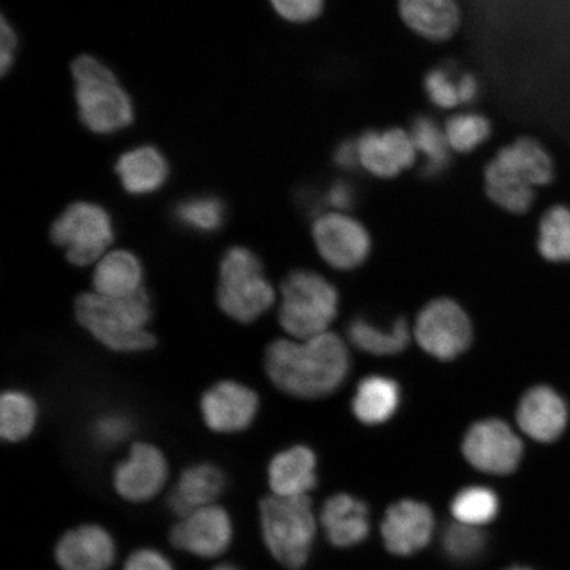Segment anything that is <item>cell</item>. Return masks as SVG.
<instances>
[{
    "label": "cell",
    "instance_id": "obj_34",
    "mask_svg": "<svg viewBox=\"0 0 570 570\" xmlns=\"http://www.w3.org/2000/svg\"><path fill=\"white\" fill-rule=\"evenodd\" d=\"M444 132L449 147L466 154L487 141L490 124L479 114H461L448 120Z\"/></svg>",
    "mask_w": 570,
    "mask_h": 570
},
{
    "label": "cell",
    "instance_id": "obj_36",
    "mask_svg": "<svg viewBox=\"0 0 570 570\" xmlns=\"http://www.w3.org/2000/svg\"><path fill=\"white\" fill-rule=\"evenodd\" d=\"M424 87L431 101L441 109H453L460 102L458 82L444 69H434L426 75Z\"/></svg>",
    "mask_w": 570,
    "mask_h": 570
},
{
    "label": "cell",
    "instance_id": "obj_6",
    "mask_svg": "<svg viewBox=\"0 0 570 570\" xmlns=\"http://www.w3.org/2000/svg\"><path fill=\"white\" fill-rule=\"evenodd\" d=\"M338 292L324 276L296 269L282 284L279 321L296 340H309L326 332L338 313Z\"/></svg>",
    "mask_w": 570,
    "mask_h": 570
},
{
    "label": "cell",
    "instance_id": "obj_1",
    "mask_svg": "<svg viewBox=\"0 0 570 570\" xmlns=\"http://www.w3.org/2000/svg\"><path fill=\"white\" fill-rule=\"evenodd\" d=\"M265 367L269 381L284 394L324 397L345 382L351 355L336 334L323 333L309 340H277L266 348Z\"/></svg>",
    "mask_w": 570,
    "mask_h": 570
},
{
    "label": "cell",
    "instance_id": "obj_12",
    "mask_svg": "<svg viewBox=\"0 0 570 570\" xmlns=\"http://www.w3.org/2000/svg\"><path fill=\"white\" fill-rule=\"evenodd\" d=\"M312 233L320 255L337 269L361 266L372 249L365 226L346 214H324L313 224Z\"/></svg>",
    "mask_w": 570,
    "mask_h": 570
},
{
    "label": "cell",
    "instance_id": "obj_37",
    "mask_svg": "<svg viewBox=\"0 0 570 570\" xmlns=\"http://www.w3.org/2000/svg\"><path fill=\"white\" fill-rule=\"evenodd\" d=\"M275 11L292 23L316 19L324 9V0H271Z\"/></svg>",
    "mask_w": 570,
    "mask_h": 570
},
{
    "label": "cell",
    "instance_id": "obj_15",
    "mask_svg": "<svg viewBox=\"0 0 570 570\" xmlns=\"http://www.w3.org/2000/svg\"><path fill=\"white\" fill-rule=\"evenodd\" d=\"M517 420L525 434L539 443H552L564 433L569 420L568 404L550 386L525 392L517 411Z\"/></svg>",
    "mask_w": 570,
    "mask_h": 570
},
{
    "label": "cell",
    "instance_id": "obj_22",
    "mask_svg": "<svg viewBox=\"0 0 570 570\" xmlns=\"http://www.w3.org/2000/svg\"><path fill=\"white\" fill-rule=\"evenodd\" d=\"M399 9L404 23L428 40H448L460 24L455 0H401Z\"/></svg>",
    "mask_w": 570,
    "mask_h": 570
},
{
    "label": "cell",
    "instance_id": "obj_42",
    "mask_svg": "<svg viewBox=\"0 0 570 570\" xmlns=\"http://www.w3.org/2000/svg\"><path fill=\"white\" fill-rule=\"evenodd\" d=\"M460 102H473L476 95H479V82L470 75H463L458 82Z\"/></svg>",
    "mask_w": 570,
    "mask_h": 570
},
{
    "label": "cell",
    "instance_id": "obj_7",
    "mask_svg": "<svg viewBox=\"0 0 570 570\" xmlns=\"http://www.w3.org/2000/svg\"><path fill=\"white\" fill-rule=\"evenodd\" d=\"M51 238L56 246L66 249L71 265H95L112 244L111 218L102 206L87 202L75 203L55 220Z\"/></svg>",
    "mask_w": 570,
    "mask_h": 570
},
{
    "label": "cell",
    "instance_id": "obj_41",
    "mask_svg": "<svg viewBox=\"0 0 570 570\" xmlns=\"http://www.w3.org/2000/svg\"><path fill=\"white\" fill-rule=\"evenodd\" d=\"M334 161H336L337 166L341 169L352 170L360 163V153L358 146H356V141H344L336 149V154H334Z\"/></svg>",
    "mask_w": 570,
    "mask_h": 570
},
{
    "label": "cell",
    "instance_id": "obj_3",
    "mask_svg": "<svg viewBox=\"0 0 570 570\" xmlns=\"http://www.w3.org/2000/svg\"><path fill=\"white\" fill-rule=\"evenodd\" d=\"M78 112L90 131L109 135L124 130L134 120L130 97L104 62L80 56L71 63Z\"/></svg>",
    "mask_w": 570,
    "mask_h": 570
},
{
    "label": "cell",
    "instance_id": "obj_35",
    "mask_svg": "<svg viewBox=\"0 0 570 570\" xmlns=\"http://www.w3.org/2000/svg\"><path fill=\"white\" fill-rule=\"evenodd\" d=\"M132 424L122 413H105L99 416L91 428L96 444L105 449L124 444L130 438Z\"/></svg>",
    "mask_w": 570,
    "mask_h": 570
},
{
    "label": "cell",
    "instance_id": "obj_26",
    "mask_svg": "<svg viewBox=\"0 0 570 570\" xmlns=\"http://www.w3.org/2000/svg\"><path fill=\"white\" fill-rule=\"evenodd\" d=\"M348 340L355 347L374 355L402 353L410 344L407 321L399 318L389 327L375 325L366 318H355L348 325Z\"/></svg>",
    "mask_w": 570,
    "mask_h": 570
},
{
    "label": "cell",
    "instance_id": "obj_5",
    "mask_svg": "<svg viewBox=\"0 0 570 570\" xmlns=\"http://www.w3.org/2000/svg\"><path fill=\"white\" fill-rule=\"evenodd\" d=\"M275 291L262 262L252 249L235 246L219 265L217 303L226 316L240 324L254 323L273 306Z\"/></svg>",
    "mask_w": 570,
    "mask_h": 570
},
{
    "label": "cell",
    "instance_id": "obj_32",
    "mask_svg": "<svg viewBox=\"0 0 570 570\" xmlns=\"http://www.w3.org/2000/svg\"><path fill=\"white\" fill-rule=\"evenodd\" d=\"M176 217L191 230L217 232L225 220V206L216 197L189 198L178 204Z\"/></svg>",
    "mask_w": 570,
    "mask_h": 570
},
{
    "label": "cell",
    "instance_id": "obj_18",
    "mask_svg": "<svg viewBox=\"0 0 570 570\" xmlns=\"http://www.w3.org/2000/svg\"><path fill=\"white\" fill-rule=\"evenodd\" d=\"M224 470L212 462H199L183 470L168 497V508L181 518L191 511L216 504L225 493Z\"/></svg>",
    "mask_w": 570,
    "mask_h": 570
},
{
    "label": "cell",
    "instance_id": "obj_33",
    "mask_svg": "<svg viewBox=\"0 0 570 570\" xmlns=\"http://www.w3.org/2000/svg\"><path fill=\"white\" fill-rule=\"evenodd\" d=\"M487 533L480 527L463 523L448 525L443 533L445 553L454 561L468 562L479 559L487 550Z\"/></svg>",
    "mask_w": 570,
    "mask_h": 570
},
{
    "label": "cell",
    "instance_id": "obj_28",
    "mask_svg": "<svg viewBox=\"0 0 570 570\" xmlns=\"http://www.w3.org/2000/svg\"><path fill=\"white\" fill-rule=\"evenodd\" d=\"M539 253L551 263L570 262V208L554 205L540 220Z\"/></svg>",
    "mask_w": 570,
    "mask_h": 570
},
{
    "label": "cell",
    "instance_id": "obj_29",
    "mask_svg": "<svg viewBox=\"0 0 570 570\" xmlns=\"http://www.w3.org/2000/svg\"><path fill=\"white\" fill-rule=\"evenodd\" d=\"M487 191L493 202L502 209L522 214L529 212L534 199V188L505 174L494 163H490L484 170Z\"/></svg>",
    "mask_w": 570,
    "mask_h": 570
},
{
    "label": "cell",
    "instance_id": "obj_24",
    "mask_svg": "<svg viewBox=\"0 0 570 570\" xmlns=\"http://www.w3.org/2000/svg\"><path fill=\"white\" fill-rule=\"evenodd\" d=\"M142 267L138 256L127 249H114L97 262L92 292L107 297H127L142 288Z\"/></svg>",
    "mask_w": 570,
    "mask_h": 570
},
{
    "label": "cell",
    "instance_id": "obj_44",
    "mask_svg": "<svg viewBox=\"0 0 570 570\" xmlns=\"http://www.w3.org/2000/svg\"><path fill=\"white\" fill-rule=\"evenodd\" d=\"M508 570H531L529 568H522V567H515V568H510Z\"/></svg>",
    "mask_w": 570,
    "mask_h": 570
},
{
    "label": "cell",
    "instance_id": "obj_9",
    "mask_svg": "<svg viewBox=\"0 0 570 570\" xmlns=\"http://www.w3.org/2000/svg\"><path fill=\"white\" fill-rule=\"evenodd\" d=\"M168 476L169 462L161 449L151 443H135L127 458L114 468L111 481L119 498L141 504L161 493Z\"/></svg>",
    "mask_w": 570,
    "mask_h": 570
},
{
    "label": "cell",
    "instance_id": "obj_16",
    "mask_svg": "<svg viewBox=\"0 0 570 570\" xmlns=\"http://www.w3.org/2000/svg\"><path fill=\"white\" fill-rule=\"evenodd\" d=\"M356 146L361 166L377 177H395L416 160L415 142L401 128L384 132L367 131L356 140Z\"/></svg>",
    "mask_w": 570,
    "mask_h": 570
},
{
    "label": "cell",
    "instance_id": "obj_8",
    "mask_svg": "<svg viewBox=\"0 0 570 570\" xmlns=\"http://www.w3.org/2000/svg\"><path fill=\"white\" fill-rule=\"evenodd\" d=\"M415 336L428 354L440 361H452L472 344L473 326L458 303L443 297L420 312Z\"/></svg>",
    "mask_w": 570,
    "mask_h": 570
},
{
    "label": "cell",
    "instance_id": "obj_39",
    "mask_svg": "<svg viewBox=\"0 0 570 570\" xmlns=\"http://www.w3.org/2000/svg\"><path fill=\"white\" fill-rule=\"evenodd\" d=\"M326 203L336 210H348L355 203V194L351 184L340 181L327 191Z\"/></svg>",
    "mask_w": 570,
    "mask_h": 570
},
{
    "label": "cell",
    "instance_id": "obj_38",
    "mask_svg": "<svg viewBox=\"0 0 570 570\" xmlns=\"http://www.w3.org/2000/svg\"><path fill=\"white\" fill-rule=\"evenodd\" d=\"M122 570H176L167 554L155 548H139L125 561Z\"/></svg>",
    "mask_w": 570,
    "mask_h": 570
},
{
    "label": "cell",
    "instance_id": "obj_43",
    "mask_svg": "<svg viewBox=\"0 0 570 570\" xmlns=\"http://www.w3.org/2000/svg\"><path fill=\"white\" fill-rule=\"evenodd\" d=\"M212 570H244L238 566L232 564V562H220V564L214 567Z\"/></svg>",
    "mask_w": 570,
    "mask_h": 570
},
{
    "label": "cell",
    "instance_id": "obj_13",
    "mask_svg": "<svg viewBox=\"0 0 570 570\" xmlns=\"http://www.w3.org/2000/svg\"><path fill=\"white\" fill-rule=\"evenodd\" d=\"M199 410L214 433L233 434L247 430L259 412V396L245 384L224 381L204 392Z\"/></svg>",
    "mask_w": 570,
    "mask_h": 570
},
{
    "label": "cell",
    "instance_id": "obj_27",
    "mask_svg": "<svg viewBox=\"0 0 570 570\" xmlns=\"http://www.w3.org/2000/svg\"><path fill=\"white\" fill-rule=\"evenodd\" d=\"M39 420L35 399L20 390L4 391L0 399V436L17 444L31 436Z\"/></svg>",
    "mask_w": 570,
    "mask_h": 570
},
{
    "label": "cell",
    "instance_id": "obj_14",
    "mask_svg": "<svg viewBox=\"0 0 570 570\" xmlns=\"http://www.w3.org/2000/svg\"><path fill=\"white\" fill-rule=\"evenodd\" d=\"M117 559V544L105 527L87 523L68 530L55 546L60 570H110Z\"/></svg>",
    "mask_w": 570,
    "mask_h": 570
},
{
    "label": "cell",
    "instance_id": "obj_11",
    "mask_svg": "<svg viewBox=\"0 0 570 570\" xmlns=\"http://www.w3.org/2000/svg\"><path fill=\"white\" fill-rule=\"evenodd\" d=\"M463 455L481 472L505 475L514 472L523 455L522 441L502 420L475 423L462 444Z\"/></svg>",
    "mask_w": 570,
    "mask_h": 570
},
{
    "label": "cell",
    "instance_id": "obj_17",
    "mask_svg": "<svg viewBox=\"0 0 570 570\" xmlns=\"http://www.w3.org/2000/svg\"><path fill=\"white\" fill-rule=\"evenodd\" d=\"M433 527V514L428 505L415 501L392 504L382 524L384 544L399 556L415 553L430 543Z\"/></svg>",
    "mask_w": 570,
    "mask_h": 570
},
{
    "label": "cell",
    "instance_id": "obj_20",
    "mask_svg": "<svg viewBox=\"0 0 570 570\" xmlns=\"http://www.w3.org/2000/svg\"><path fill=\"white\" fill-rule=\"evenodd\" d=\"M493 163L504 173L533 188L544 187L554 178V164L550 153L532 138L517 139L502 148Z\"/></svg>",
    "mask_w": 570,
    "mask_h": 570
},
{
    "label": "cell",
    "instance_id": "obj_31",
    "mask_svg": "<svg viewBox=\"0 0 570 570\" xmlns=\"http://www.w3.org/2000/svg\"><path fill=\"white\" fill-rule=\"evenodd\" d=\"M498 509V497L494 491L481 487L463 489L452 503L455 520L475 527L491 522L497 517Z\"/></svg>",
    "mask_w": 570,
    "mask_h": 570
},
{
    "label": "cell",
    "instance_id": "obj_25",
    "mask_svg": "<svg viewBox=\"0 0 570 570\" xmlns=\"http://www.w3.org/2000/svg\"><path fill=\"white\" fill-rule=\"evenodd\" d=\"M401 404V389L391 377L372 375L356 389L353 412L360 422L375 425L386 423Z\"/></svg>",
    "mask_w": 570,
    "mask_h": 570
},
{
    "label": "cell",
    "instance_id": "obj_40",
    "mask_svg": "<svg viewBox=\"0 0 570 570\" xmlns=\"http://www.w3.org/2000/svg\"><path fill=\"white\" fill-rule=\"evenodd\" d=\"M18 45L17 33L13 31V28L10 26L9 21L4 18L2 19V59H0V63H2V75H6L7 71L12 66L13 55H16V49Z\"/></svg>",
    "mask_w": 570,
    "mask_h": 570
},
{
    "label": "cell",
    "instance_id": "obj_30",
    "mask_svg": "<svg viewBox=\"0 0 570 570\" xmlns=\"http://www.w3.org/2000/svg\"><path fill=\"white\" fill-rule=\"evenodd\" d=\"M411 137L417 151L425 156L424 175L436 177L449 164V145L445 132L432 119L420 117L413 122Z\"/></svg>",
    "mask_w": 570,
    "mask_h": 570
},
{
    "label": "cell",
    "instance_id": "obj_21",
    "mask_svg": "<svg viewBox=\"0 0 570 570\" xmlns=\"http://www.w3.org/2000/svg\"><path fill=\"white\" fill-rule=\"evenodd\" d=\"M117 175L127 194L145 196L167 181L169 167L159 149L142 146L127 151L117 161Z\"/></svg>",
    "mask_w": 570,
    "mask_h": 570
},
{
    "label": "cell",
    "instance_id": "obj_19",
    "mask_svg": "<svg viewBox=\"0 0 570 570\" xmlns=\"http://www.w3.org/2000/svg\"><path fill=\"white\" fill-rule=\"evenodd\" d=\"M268 483L275 495H308L316 484L315 453L303 445L277 453L268 465Z\"/></svg>",
    "mask_w": 570,
    "mask_h": 570
},
{
    "label": "cell",
    "instance_id": "obj_4",
    "mask_svg": "<svg viewBox=\"0 0 570 570\" xmlns=\"http://www.w3.org/2000/svg\"><path fill=\"white\" fill-rule=\"evenodd\" d=\"M259 520L263 541L273 558L289 570L302 569L309 559L316 534L308 495L263 498Z\"/></svg>",
    "mask_w": 570,
    "mask_h": 570
},
{
    "label": "cell",
    "instance_id": "obj_23",
    "mask_svg": "<svg viewBox=\"0 0 570 570\" xmlns=\"http://www.w3.org/2000/svg\"><path fill=\"white\" fill-rule=\"evenodd\" d=\"M327 539L337 547H352L365 540L368 533L366 504L347 494L334 495L321 512Z\"/></svg>",
    "mask_w": 570,
    "mask_h": 570
},
{
    "label": "cell",
    "instance_id": "obj_10",
    "mask_svg": "<svg viewBox=\"0 0 570 570\" xmlns=\"http://www.w3.org/2000/svg\"><path fill=\"white\" fill-rule=\"evenodd\" d=\"M233 539L232 517L217 503L178 518L169 531L170 544L176 550L205 560L223 556L229 550Z\"/></svg>",
    "mask_w": 570,
    "mask_h": 570
},
{
    "label": "cell",
    "instance_id": "obj_2",
    "mask_svg": "<svg viewBox=\"0 0 570 570\" xmlns=\"http://www.w3.org/2000/svg\"><path fill=\"white\" fill-rule=\"evenodd\" d=\"M75 313L78 324L112 352L140 353L156 345V337L147 330L153 305L145 288L127 297L82 294L76 298Z\"/></svg>",
    "mask_w": 570,
    "mask_h": 570
}]
</instances>
